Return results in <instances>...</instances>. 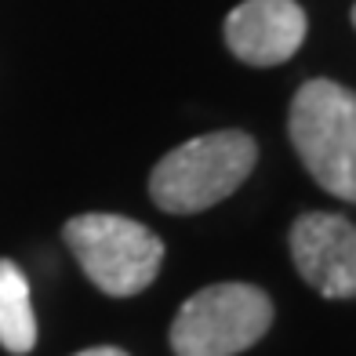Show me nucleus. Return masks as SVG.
Wrapping results in <instances>:
<instances>
[{
  "label": "nucleus",
  "instance_id": "f257e3e1",
  "mask_svg": "<svg viewBox=\"0 0 356 356\" xmlns=\"http://www.w3.org/2000/svg\"><path fill=\"white\" fill-rule=\"evenodd\" d=\"M258 145L248 131H211L171 149L149 175V197L168 215H197L233 197L254 171Z\"/></svg>",
  "mask_w": 356,
  "mask_h": 356
},
{
  "label": "nucleus",
  "instance_id": "f03ea898",
  "mask_svg": "<svg viewBox=\"0 0 356 356\" xmlns=\"http://www.w3.org/2000/svg\"><path fill=\"white\" fill-rule=\"evenodd\" d=\"M287 131L320 189L356 204V91L334 80L302 84Z\"/></svg>",
  "mask_w": 356,
  "mask_h": 356
},
{
  "label": "nucleus",
  "instance_id": "7ed1b4c3",
  "mask_svg": "<svg viewBox=\"0 0 356 356\" xmlns=\"http://www.w3.org/2000/svg\"><path fill=\"white\" fill-rule=\"evenodd\" d=\"M62 236L88 280L113 298L145 291L164 262L160 236L124 215H76L66 222Z\"/></svg>",
  "mask_w": 356,
  "mask_h": 356
},
{
  "label": "nucleus",
  "instance_id": "20e7f679",
  "mask_svg": "<svg viewBox=\"0 0 356 356\" xmlns=\"http://www.w3.org/2000/svg\"><path fill=\"white\" fill-rule=\"evenodd\" d=\"M273 323V302L254 284H211L197 291L171 323L175 356H236Z\"/></svg>",
  "mask_w": 356,
  "mask_h": 356
},
{
  "label": "nucleus",
  "instance_id": "39448f33",
  "mask_svg": "<svg viewBox=\"0 0 356 356\" xmlns=\"http://www.w3.org/2000/svg\"><path fill=\"white\" fill-rule=\"evenodd\" d=\"M291 258L323 298L356 295V222L342 215H302L291 229Z\"/></svg>",
  "mask_w": 356,
  "mask_h": 356
},
{
  "label": "nucleus",
  "instance_id": "423d86ee",
  "mask_svg": "<svg viewBox=\"0 0 356 356\" xmlns=\"http://www.w3.org/2000/svg\"><path fill=\"white\" fill-rule=\"evenodd\" d=\"M305 40V11L295 0H244L225 19V44L248 66H280Z\"/></svg>",
  "mask_w": 356,
  "mask_h": 356
},
{
  "label": "nucleus",
  "instance_id": "0eeeda50",
  "mask_svg": "<svg viewBox=\"0 0 356 356\" xmlns=\"http://www.w3.org/2000/svg\"><path fill=\"white\" fill-rule=\"evenodd\" d=\"M0 346L19 356L37 346V316L33 302H29V280L11 258H0Z\"/></svg>",
  "mask_w": 356,
  "mask_h": 356
},
{
  "label": "nucleus",
  "instance_id": "6e6552de",
  "mask_svg": "<svg viewBox=\"0 0 356 356\" xmlns=\"http://www.w3.org/2000/svg\"><path fill=\"white\" fill-rule=\"evenodd\" d=\"M76 356H127L124 349H113V346H95V349H84V353H76Z\"/></svg>",
  "mask_w": 356,
  "mask_h": 356
},
{
  "label": "nucleus",
  "instance_id": "1a4fd4ad",
  "mask_svg": "<svg viewBox=\"0 0 356 356\" xmlns=\"http://www.w3.org/2000/svg\"><path fill=\"white\" fill-rule=\"evenodd\" d=\"M353 26H356V8H353Z\"/></svg>",
  "mask_w": 356,
  "mask_h": 356
}]
</instances>
